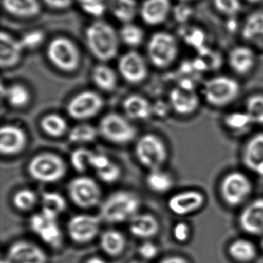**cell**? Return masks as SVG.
<instances>
[{"mask_svg": "<svg viewBox=\"0 0 263 263\" xmlns=\"http://www.w3.org/2000/svg\"><path fill=\"white\" fill-rule=\"evenodd\" d=\"M86 44L91 54L101 63L115 59L119 50V33L108 23L97 21L85 30Z\"/></svg>", "mask_w": 263, "mask_h": 263, "instance_id": "cell-1", "label": "cell"}, {"mask_svg": "<svg viewBox=\"0 0 263 263\" xmlns=\"http://www.w3.org/2000/svg\"><path fill=\"white\" fill-rule=\"evenodd\" d=\"M141 201L128 191H118L107 197L101 207V216L109 223H122L136 215Z\"/></svg>", "mask_w": 263, "mask_h": 263, "instance_id": "cell-2", "label": "cell"}, {"mask_svg": "<svg viewBox=\"0 0 263 263\" xmlns=\"http://www.w3.org/2000/svg\"><path fill=\"white\" fill-rule=\"evenodd\" d=\"M47 57L58 70L71 73L79 67L81 54L74 42L66 36H58L47 45Z\"/></svg>", "mask_w": 263, "mask_h": 263, "instance_id": "cell-3", "label": "cell"}, {"mask_svg": "<svg viewBox=\"0 0 263 263\" xmlns=\"http://www.w3.org/2000/svg\"><path fill=\"white\" fill-rule=\"evenodd\" d=\"M149 61L157 68H167L178 57L179 47L176 38L167 32H157L149 38L147 44Z\"/></svg>", "mask_w": 263, "mask_h": 263, "instance_id": "cell-4", "label": "cell"}, {"mask_svg": "<svg viewBox=\"0 0 263 263\" xmlns=\"http://www.w3.org/2000/svg\"><path fill=\"white\" fill-rule=\"evenodd\" d=\"M67 164L59 155L53 153H42L30 160L28 172L35 181L42 183L59 181L67 173Z\"/></svg>", "mask_w": 263, "mask_h": 263, "instance_id": "cell-5", "label": "cell"}, {"mask_svg": "<svg viewBox=\"0 0 263 263\" xmlns=\"http://www.w3.org/2000/svg\"><path fill=\"white\" fill-rule=\"evenodd\" d=\"M135 155L141 165L150 171L161 169L167 158V150L162 140L153 134H147L137 141Z\"/></svg>", "mask_w": 263, "mask_h": 263, "instance_id": "cell-6", "label": "cell"}, {"mask_svg": "<svg viewBox=\"0 0 263 263\" xmlns=\"http://www.w3.org/2000/svg\"><path fill=\"white\" fill-rule=\"evenodd\" d=\"M240 92V86L235 80L226 76L216 77L204 83L203 95L211 105L224 107L233 102Z\"/></svg>", "mask_w": 263, "mask_h": 263, "instance_id": "cell-7", "label": "cell"}, {"mask_svg": "<svg viewBox=\"0 0 263 263\" xmlns=\"http://www.w3.org/2000/svg\"><path fill=\"white\" fill-rule=\"evenodd\" d=\"M103 138L116 144H125L135 139V127L119 114L110 113L103 117L99 125Z\"/></svg>", "mask_w": 263, "mask_h": 263, "instance_id": "cell-8", "label": "cell"}, {"mask_svg": "<svg viewBox=\"0 0 263 263\" xmlns=\"http://www.w3.org/2000/svg\"><path fill=\"white\" fill-rule=\"evenodd\" d=\"M104 105V99L99 93L93 90H84L69 101L67 111L73 119L85 121L98 115Z\"/></svg>", "mask_w": 263, "mask_h": 263, "instance_id": "cell-9", "label": "cell"}, {"mask_svg": "<svg viewBox=\"0 0 263 263\" xmlns=\"http://www.w3.org/2000/svg\"><path fill=\"white\" fill-rule=\"evenodd\" d=\"M69 196L78 207L90 209L99 203L101 190L98 183L90 177L73 178L67 186Z\"/></svg>", "mask_w": 263, "mask_h": 263, "instance_id": "cell-10", "label": "cell"}, {"mask_svg": "<svg viewBox=\"0 0 263 263\" xmlns=\"http://www.w3.org/2000/svg\"><path fill=\"white\" fill-rule=\"evenodd\" d=\"M223 200L230 206H237L242 203L252 192V183L241 172L228 174L221 184Z\"/></svg>", "mask_w": 263, "mask_h": 263, "instance_id": "cell-11", "label": "cell"}, {"mask_svg": "<svg viewBox=\"0 0 263 263\" xmlns=\"http://www.w3.org/2000/svg\"><path fill=\"white\" fill-rule=\"evenodd\" d=\"M118 73L129 84L143 82L148 75V67L144 57L135 50H129L118 59Z\"/></svg>", "mask_w": 263, "mask_h": 263, "instance_id": "cell-12", "label": "cell"}, {"mask_svg": "<svg viewBox=\"0 0 263 263\" xmlns=\"http://www.w3.org/2000/svg\"><path fill=\"white\" fill-rule=\"evenodd\" d=\"M101 219L95 215H78L72 217L67 224L70 238L80 244L89 242L96 238Z\"/></svg>", "mask_w": 263, "mask_h": 263, "instance_id": "cell-13", "label": "cell"}, {"mask_svg": "<svg viewBox=\"0 0 263 263\" xmlns=\"http://www.w3.org/2000/svg\"><path fill=\"white\" fill-rule=\"evenodd\" d=\"M7 263H46L45 252L34 243L19 241L13 243L7 252Z\"/></svg>", "mask_w": 263, "mask_h": 263, "instance_id": "cell-14", "label": "cell"}, {"mask_svg": "<svg viewBox=\"0 0 263 263\" xmlns=\"http://www.w3.org/2000/svg\"><path fill=\"white\" fill-rule=\"evenodd\" d=\"M204 204V196L198 191H184L172 195L167 201V207L172 213L187 215L199 210Z\"/></svg>", "mask_w": 263, "mask_h": 263, "instance_id": "cell-15", "label": "cell"}, {"mask_svg": "<svg viewBox=\"0 0 263 263\" xmlns=\"http://www.w3.org/2000/svg\"><path fill=\"white\" fill-rule=\"evenodd\" d=\"M27 136L24 129L13 124H6L0 129V152L4 155L21 153L27 145Z\"/></svg>", "mask_w": 263, "mask_h": 263, "instance_id": "cell-16", "label": "cell"}, {"mask_svg": "<svg viewBox=\"0 0 263 263\" xmlns=\"http://www.w3.org/2000/svg\"><path fill=\"white\" fill-rule=\"evenodd\" d=\"M171 11L170 0H144L140 6L139 15L144 24L154 27L165 22Z\"/></svg>", "mask_w": 263, "mask_h": 263, "instance_id": "cell-17", "label": "cell"}, {"mask_svg": "<svg viewBox=\"0 0 263 263\" xmlns=\"http://www.w3.org/2000/svg\"><path fill=\"white\" fill-rule=\"evenodd\" d=\"M24 49L21 41L7 32L0 34V66L2 69L13 68L22 58Z\"/></svg>", "mask_w": 263, "mask_h": 263, "instance_id": "cell-18", "label": "cell"}, {"mask_svg": "<svg viewBox=\"0 0 263 263\" xmlns=\"http://www.w3.org/2000/svg\"><path fill=\"white\" fill-rule=\"evenodd\" d=\"M239 224L242 230L251 235L263 233V198L254 200L243 209Z\"/></svg>", "mask_w": 263, "mask_h": 263, "instance_id": "cell-19", "label": "cell"}, {"mask_svg": "<svg viewBox=\"0 0 263 263\" xmlns=\"http://www.w3.org/2000/svg\"><path fill=\"white\" fill-rule=\"evenodd\" d=\"M170 104L178 115H189L194 113L199 106V98L194 90H187L181 87L171 91Z\"/></svg>", "mask_w": 263, "mask_h": 263, "instance_id": "cell-20", "label": "cell"}, {"mask_svg": "<svg viewBox=\"0 0 263 263\" xmlns=\"http://www.w3.org/2000/svg\"><path fill=\"white\" fill-rule=\"evenodd\" d=\"M2 7L9 14L23 19L34 17L41 11L39 0H2Z\"/></svg>", "mask_w": 263, "mask_h": 263, "instance_id": "cell-21", "label": "cell"}, {"mask_svg": "<svg viewBox=\"0 0 263 263\" xmlns=\"http://www.w3.org/2000/svg\"><path fill=\"white\" fill-rule=\"evenodd\" d=\"M160 226L157 218L151 214L136 215L130 219V232L140 238H150L156 235Z\"/></svg>", "mask_w": 263, "mask_h": 263, "instance_id": "cell-22", "label": "cell"}, {"mask_svg": "<svg viewBox=\"0 0 263 263\" xmlns=\"http://www.w3.org/2000/svg\"><path fill=\"white\" fill-rule=\"evenodd\" d=\"M229 63L231 68L235 73L246 74L252 70L255 65V53L246 47H235L229 53Z\"/></svg>", "mask_w": 263, "mask_h": 263, "instance_id": "cell-23", "label": "cell"}, {"mask_svg": "<svg viewBox=\"0 0 263 263\" xmlns=\"http://www.w3.org/2000/svg\"><path fill=\"white\" fill-rule=\"evenodd\" d=\"M123 108L130 119L146 120L153 113V107L148 100L138 95L127 97L123 102Z\"/></svg>", "mask_w": 263, "mask_h": 263, "instance_id": "cell-24", "label": "cell"}, {"mask_svg": "<svg viewBox=\"0 0 263 263\" xmlns=\"http://www.w3.org/2000/svg\"><path fill=\"white\" fill-rule=\"evenodd\" d=\"M107 8L115 19L123 24L133 22L139 14V8L136 0H109Z\"/></svg>", "mask_w": 263, "mask_h": 263, "instance_id": "cell-25", "label": "cell"}, {"mask_svg": "<svg viewBox=\"0 0 263 263\" xmlns=\"http://www.w3.org/2000/svg\"><path fill=\"white\" fill-rule=\"evenodd\" d=\"M91 78L95 86L104 92L114 91L118 86V74L114 69L104 63L93 67Z\"/></svg>", "mask_w": 263, "mask_h": 263, "instance_id": "cell-26", "label": "cell"}, {"mask_svg": "<svg viewBox=\"0 0 263 263\" xmlns=\"http://www.w3.org/2000/svg\"><path fill=\"white\" fill-rule=\"evenodd\" d=\"M243 162L248 168L254 172L263 163V133L252 137L245 147Z\"/></svg>", "mask_w": 263, "mask_h": 263, "instance_id": "cell-27", "label": "cell"}, {"mask_svg": "<svg viewBox=\"0 0 263 263\" xmlns=\"http://www.w3.org/2000/svg\"><path fill=\"white\" fill-rule=\"evenodd\" d=\"M42 212L47 218L58 220V216L65 211L67 201L63 195L56 192H46L41 197Z\"/></svg>", "mask_w": 263, "mask_h": 263, "instance_id": "cell-28", "label": "cell"}, {"mask_svg": "<svg viewBox=\"0 0 263 263\" xmlns=\"http://www.w3.org/2000/svg\"><path fill=\"white\" fill-rule=\"evenodd\" d=\"M101 249L110 256H117L124 251L126 239L121 232L115 229L103 232L100 239Z\"/></svg>", "mask_w": 263, "mask_h": 263, "instance_id": "cell-29", "label": "cell"}, {"mask_svg": "<svg viewBox=\"0 0 263 263\" xmlns=\"http://www.w3.org/2000/svg\"><path fill=\"white\" fill-rule=\"evenodd\" d=\"M118 33L120 41L130 48H136L141 46L145 36L144 30L133 22L123 24Z\"/></svg>", "mask_w": 263, "mask_h": 263, "instance_id": "cell-30", "label": "cell"}, {"mask_svg": "<svg viewBox=\"0 0 263 263\" xmlns=\"http://www.w3.org/2000/svg\"><path fill=\"white\" fill-rule=\"evenodd\" d=\"M229 252L234 259L241 262L252 261L256 255V249L253 243L243 238L235 240L229 246Z\"/></svg>", "mask_w": 263, "mask_h": 263, "instance_id": "cell-31", "label": "cell"}, {"mask_svg": "<svg viewBox=\"0 0 263 263\" xmlns=\"http://www.w3.org/2000/svg\"><path fill=\"white\" fill-rule=\"evenodd\" d=\"M42 130L49 136L59 138L67 130V121L58 114H50L43 118L41 121Z\"/></svg>", "mask_w": 263, "mask_h": 263, "instance_id": "cell-32", "label": "cell"}, {"mask_svg": "<svg viewBox=\"0 0 263 263\" xmlns=\"http://www.w3.org/2000/svg\"><path fill=\"white\" fill-rule=\"evenodd\" d=\"M246 41L263 38V12L258 11L248 16L241 31Z\"/></svg>", "mask_w": 263, "mask_h": 263, "instance_id": "cell-33", "label": "cell"}, {"mask_svg": "<svg viewBox=\"0 0 263 263\" xmlns=\"http://www.w3.org/2000/svg\"><path fill=\"white\" fill-rule=\"evenodd\" d=\"M2 95H5L9 104L16 108L25 107L31 98L28 89L21 84H12L2 92Z\"/></svg>", "mask_w": 263, "mask_h": 263, "instance_id": "cell-34", "label": "cell"}, {"mask_svg": "<svg viewBox=\"0 0 263 263\" xmlns=\"http://www.w3.org/2000/svg\"><path fill=\"white\" fill-rule=\"evenodd\" d=\"M147 187L158 193H164L172 189L173 186V179L167 172L161 169L150 171V173L146 178Z\"/></svg>", "mask_w": 263, "mask_h": 263, "instance_id": "cell-35", "label": "cell"}, {"mask_svg": "<svg viewBox=\"0 0 263 263\" xmlns=\"http://www.w3.org/2000/svg\"><path fill=\"white\" fill-rule=\"evenodd\" d=\"M36 235L46 244L53 248L59 247L62 243V232L57 220H51L47 218V221L44 223Z\"/></svg>", "mask_w": 263, "mask_h": 263, "instance_id": "cell-36", "label": "cell"}, {"mask_svg": "<svg viewBox=\"0 0 263 263\" xmlns=\"http://www.w3.org/2000/svg\"><path fill=\"white\" fill-rule=\"evenodd\" d=\"M98 137V130L92 125L81 124L75 126L69 133V139L73 143H89Z\"/></svg>", "mask_w": 263, "mask_h": 263, "instance_id": "cell-37", "label": "cell"}, {"mask_svg": "<svg viewBox=\"0 0 263 263\" xmlns=\"http://www.w3.org/2000/svg\"><path fill=\"white\" fill-rule=\"evenodd\" d=\"M13 204L21 211L30 210L37 202V195L31 189H24L17 191L13 198Z\"/></svg>", "mask_w": 263, "mask_h": 263, "instance_id": "cell-38", "label": "cell"}, {"mask_svg": "<svg viewBox=\"0 0 263 263\" xmlns=\"http://www.w3.org/2000/svg\"><path fill=\"white\" fill-rule=\"evenodd\" d=\"M246 113L253 124H263V95H252L246 101Z\"/></svg>", "mask_w": 263, "mask_h": 263, "instance_id": "cell-39", "label": "cell"}, {"mask_svg": "<svg viewBox=\"0 0 263 263\" xmlns=\"http://www.w3.org/2000/svg\"><path fill=\"white\" fill-rule=\"evenodd\" d=\"M93 152L86 148H78L70 155L72 167L80 173L86 172L90 167V161Z\"/></svg>", "mask_w": 263, "mask_h": 263, "instance_id": "cell-40", "label": "cell"}, {"mask_svg": "<svg viewBox=\"0 0 263 263\" xmlns=\"http://www.w3.org/2000/svg\"><path fill=\"white\" fill-rule=\"evenodd\" d=\"M226 124L233 130H242L253 124L246 112H234L226 118Z\"/></svg>", "mask_w": 263, "mask_h": 263, "instance_id": "cell-41", "label": "cell"}, {"mask_svg": "<svg viewBox=\"0 0 263 263\" xmlns=\"http://www.w3.org/2000/svg\"><path fill=\"white\" fill-rule=\"evenodd\" d=\"M82 10L95 17H101L105 13L107 6L104 0H77Z\"/></svg>", "mask_w": 263, "mask_h": 263, "instance_id": "cell-42", "label": "cell"}, {"mask_svg": "<svg viewBox=\"0 0 263 263\" xmlns=\"http://www.w3.org/2000/svg\"><path fill=\"white\" fill-rule=\"evenodd\" d=\"M44 37V32L41 30H32L24 35L20 41L24 50H33L43 44Z\"/></svg>", "mask_w": 263, "mask_h": 263, "instance_id": "cell-43", "label": "cell"}, {"mask_svg": "<svg viewBox=\"0 0 263 263\" xmlns=\"http://www.w3.org/2000/svg\"><path fill=\"white\" fill-rule=\"evenodd\" d=\"M213 2L217 10L226 16H235L241 10L239 0H213Z\"/></svg>", "mask_w": 263, "mask_h": 263, "instance_id": "cell-44", "label": "cell"}, {"mask_svg": "<svg viewBox=\"0 0 263 263\" xmlns=\"http://www.w3.org/2000/svg\"><path fill=\"white\" fill-rule=\"evenodd\" d=\"M96 172L98 178L103 182L107 183V184L116 182L121 175V170L119 166L112 161L105 168Z\"/></svg>", "mask_w": 263, "mask_h": 263, "instance_id": "cell-45", "label": "cell"}, {"mask_svg": "<svg viewBox=\"0 0 263 263\" xmlns=\"http://www.w3.org/2000/svg\"><path fill=\"white\" fill-rule=\"evenodd\" d=\"M173 236L179 242H184L190 236V228L186 223H177L173 229Z\"/></svg>", "mask_w": 263, "mask_h": 263, "instance_id": "cell-46", "label": "cell"}, {"mask_svg": "<svg viewBox=\"0 0 263 263\" xmlns=\"http://www.w3.org/2000/svg\"><path fill=\"white\" fill-rule=\"evenodd\" d=\"M138 252L143 258L150 260L158 255V249L156 245L154 244L152 241H145L140 246Z\"/></svg>", "mask_w": 263, "mask_h": 263, "instance_id": "cell-47", "label": "cell"}, {"mask_svg": "<svg viewBox=\"0 0 263 263\" xmlns=\"http://www.w3.org/2000/svg\"><path fill=\"white\" fill-rule=\"evenodd\" d=\"M111 163L107 155L104 154L93 153L90 161V167L98 171L102 170Z\"/></svg>", "mask_w": 263, "mask_h": 263, "instance_id": "cell-48", "label": "cell"}, {"mask_svg": "<svg viewBox=\"0 0 263 263\" xmlns=\"http://www.w3.org/2000/svg\"><path fill=\"white\" fill-rule=\"evenodd\" d=\"M75 0H43V2L54 10H66L71 7Z\"/></svg>", "mask_w": 263, "mask_h": 263, "instance_id": "cell-49", "label": "cell"}, {"mask_svg": "<svg viewBox=\"0 0 263 263\" xmlns=\"http://www.w3.org/2000/svg\"><path fill=\"white\" fill-rule=\"evenodd\" d=\"M191 10L187 6H179L174 9V14H175V19L178 22L186 21L191 14Z\"/></svg>", "mask_w": 263, "mask_h": 263, "instance_id": "cell-50", "label": "cell"}, {"mask_svg": "<svg viewBox=\"0 0 263 263\" xmlns=\"http://www.w3.org/2000/svg\"><path fill=\"white\" fill-rule=\"evenodd\" d=\"M159 263H189L187 260L179 256H172L164 258Z\"/></svg>", "mask_w": 263, "mask_h": 263, "instance_id": "cell-51", "label": "cell"}, {"mask_svg": "<svg viewBox=\"0 0 263 263\" xmlns=\"http://www.w3.org/2000/svg\"><path fill=\"white\" fill-rule=\"evenodd\" d=\"M254 172L259 177L260 179L263 181V163L260 164V165L254 171Z\"/></svg>", "mask_w": 263, "mask_h": 263, "instance_id": "cell-52", "label": "cell"}, {"mask_svg": "<svg viewBox=\"0 0 263 263\" xmlns=\"http://www.w3.org/2000/svg\"><path fill=\"white\" fill-rule=\"evenodd\" d=\"M86 263H107L104 261L103 258H99V257H93V258H90L88 261Z\"/></svg>", "mask_w": 263, "mask_h": 263, "instance_id": "cell-53", "label": "cell"}, {"mask_svg": "<svg viewBox=\"0 0 263 263\" xmlns=\"http://www.w3.org/2000/svg\"><path fill=\"white\" fill-rule=\"evenodd\" d=\"M249 2L252 3V4H255V3L261 2V0H248Z\"/></svg>", "mask_w": 263, "mask_h": 263, "instance_id": "cell-54", "label": "cell"}, {"mask_svg": "<svg viewBox=\"0 0 263 263\" xmlns=\"http://www.w3.org/2000/svg\"><path fill=\"white\" fill-rule=\"evenodd\" d=\"M130 263H145V262H142V261H132Z\"/></svg>", "mask_w": 263, "mask_h": 263, "instance_id": "cell-55", "label": "cell"}, {"mask_svg": "<svg viewBox=\"0 0 263 263\" xmlns=\"http://www.w3.org/2000/svg\"><path fill=\"white\" fill-rule=\"evenodd\" d=\"M181 2H189V1H192V0H180Z\"/></svg>", "mask_w": 263, "mask_h": 263, "instance_id": "cell-56", "label": "cell"}, {"mask_svg": "<svg viewBox=\"0 0 263 263\" xmlns=\"http://www.w3.org/2000/svg\"><path fill=\"white\" fill-rule=\"evenodd\" d=\"M261 248H262L263 249V239L262 241H261Z\"/></svg>", "mask_w": 263, "mask_h": 263, "instance_id": "cell-57", "label": "cell"}]
</instances>
